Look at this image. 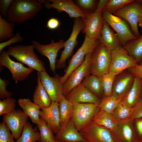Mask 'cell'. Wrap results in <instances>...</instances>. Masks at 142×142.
<instances>
[{
    "label": "cell",
    "instance_id": "d6a6232c",
    "mask_svg": "<svg viewBox=\"0 0 142 142\" xmlns=\"http://www.w3.org/2000/svg\"><path fill=\"white\" fill-rule=\"evenodd\" d=\"M37 125L39 131L40 142H53L56 140L53 131L42 118Z\"/></svg>",
    "mask_w": 142,
    "mask_h": 142
},
{
    "label": "cell",
    "instance_id": "4fadbf2b",
    "mask_svg": "<svg viewBox=\"0 0 142 142\" xmlns=\"http://www.w3.org/2000/svg\"><path fill=\"white\" fill-rule=\"evenodd\" d=\"M65 42L60 40L55 43L52 40L50 43L47 45L42 44L36 40L31 41V45L42 55L47 57L50 62V69L55 75L57 58L58 51L64 47Z\"/></svg>",
    "mask_w": 142,
    "mask_h": 142
},
{
    "label": "cell",
    "instance_id": "f6af8a7d",
    "mask_svg": "<svg viewBox=\"0 0 142 142\" xmlns=\"http://www.w3.org/2000/svg\"><path fill=\"white\" fill-rule=\"evenodd\" d=\"M94 0H78L77 2L79 6L85 10L90 9L94 6L95 1Z\"/></svg>",
    "mask_w": 142,
    "mask_h": 142
},
{
    "label": "cell",
    "instance_id": "cb8c5ba5",
    "mask_svg": "<svg viewBox=\"0 0 142 142\" xmlns=\"http://www.w3.org/2000/svg\"><path fill=\"white\" fill-rule=\"evenodd\" d=\"M141 79L135 77L129 92L121 102L129 107L133 108L140 100Z\"/></svg>",
    "mask_w": 142,
    "mask_h": 142
},
{
    "label": "cell",
    "instance_id": "ba28073f",
    "mask_svg": "<svg viewBox=\"0 0 142 142\" xmlns=\"http://www.w3.org/2000/svg\"><path fill=\"white\" fill-rule=\"evenodd\" d=\"M102 12L104 20L116 32L121 44L124 45L137 38L122 18L103 10Z\"/></svg>",
    "mask_w": 142,
    "mask_h": 142
},
{
    "label": "cell",
    "instance_id": "74e56055",
    "mask_svg": "<svg viewBox=\"0 0 142 142\" xmlns=\"http://www.w3.org/2000/svg\"><path fill=\"white\" fill-rule=\"evenodd\" d=\"M16 100L12 97L0 100V115L10 113L16 109Z\"/></svg>",
    "mask_w": 142,
    "mask_h": 142
},
{
    "label": "cell",
    "instance_id": "816d5d0a",
    "mask_svg": "<svg viewBox=\"0 0 142 142\" xmlns=\"http://www.w3.org/2000/svg\"><path fill=\"white\" fill-rule=\"evenodd\" d=\"M40 142L39 141V142ZM53 142H59L57 140H55V141H54Z\"/></svg>",
    "mask_w": 142,
    "mask_h": 142
},
{
    "label": "cell",
    "instance_id": "f907efd6",
    "mask_svg": "<svg viewBox=\"0 0 142 142\" xmlns=\"http://www.w3.org/2000/svg\"><path fill=\"white\" fill-rule=\"evenodd\" d=\"M137 142H142V139L139 140Z\"/></svg>",
    "mask_w": 142,
    "mask_h": 142
},
{
    "label": "cell",
    "instance_id": "7bdbcfd3",
    "mask_svg": "<svg viewBox=\"0 0 142 142\" xmlns=\"http://www.w3.org/2000/svg\"><path fill=\"white\" fill-rule=\"evenodd\" d=\"M141 118H142V99H141L133 108L130 118L133 120Z\"/></svg>",
    "mask_w": 142,
    "mask_h": 142
},
{
    "label": "cell",
    "instance_id": "f35d334b",
    "mask_svg": "<svg viewBox=\"0 0 142 142\" xmlns=\"http://www.w3.org/2000/svg\"><path fill=\"white\" fill-rule=\"evenodd\" d=\"M13 136L3 121L0 124V142H16Z\"/></svg>",
    "mask_w": 142,
    "mask_h": 142
},
{
    "label": "cell",
    "instance_id": "9a60e30c",
    "mask_svg": "<svg viewBox=\"0 0 142 142\" xmlns=\"http://www.w3.org/2000/svg\"><path fill=\"white\" fill-rule=\"evenodd\" d=\"M39 73L42 83L51 100L59 103L63 95V84L60 81V76L57 74L51 77L46 71Z\"/></svg>",
    "mask_w": 142,
    "mask_h": 142
},
{
    "label": "cell",
    "instance_id": "484cf974",
    "mask_svg": "<svg viewBox=\"0 0 142 142\" xmlns=\"http://www.w3.org/2000/svg\"><path fill=\"white\" fill-rule=\"evenodd\" d=\"M18 102L24 114L29 117L32 122L37 124L40 118V106L32 102L29 98H20Z\"/></svg>",
    "mask_w": 142,
    "mask_h": 142
},
{
    "label": "cell",
    "instance_id": "30bf717a",
    "mask_svg": "<svg viewBox=\"0 0 142 142\" xmlns=\"http://www.w3.org/2000/svg\"><path fill=\"white\" fill-rule=\"evenodd\" d=\"M92 53L87 54L83 63L70 75L63 84V94L65 97L73 88L81 83L84 78L90 74Z\"/></svg>",
    "mask_w": 142,
    "mask_h": 142
},
{
    "label": "cell",
    "instance_id": "f546056e",
    "mask_svg": "<svg viewBox=\"0 0 142 142\" xmlns=\"http://www.w3.org/2000/svg\"><path fill=\"white\" fill-rule=\"evenodd\" d=\"M60 126L68 122L72 118L73 112V104L63 95L59 103Z\"/></svg>",
    "mask_w": 142,
    "mask_h": 142
},
{
    "label": "cell",
    "instance_id": "44dd1931",
    "mask_svg": "<svg viewBox=\"0 0 142 142\" xmlns=\"http://www.w3.org/2000/svg\"><path fill=\"white\" fill-rule=\"evenodd\" d=\"M55 137V140L59 142H85L72 119L60 126Z\"/></svg>",
    "mask_w": 142,
    "mask_h": 142
},
{
    "label": "cell",
    "instance_id": "60d3db41",
    "mask_svg": "<svg viewBox=\"0 0 142 142\" xmlns=\"http://www.w3.org/2000/svg\"><path fill=\"white\" fill-rule=\"evenodd\" d=\"M19 32H17L16 34L11 38L7 41L0 43V53L6 47L11 44L18 42H21L23 40L24 38L21 35Z\"/></svg>",
    "mask_w": 142,
    "mask_h": 142
},
{
    "label": "cell",
    "instance_id": "4dcf8cb0",
    "mask_svg": "<svg viewBox=\"0 0 142 142\" xmlns=\"http://www.w3.org/2000/svg\"><path fill=\"white\" fill-rule=\"evenodd\" d=\"M39 132L33 128L29 122L24 125L22 134L16 142H37L40 141Z\"/></svg>",
    "mask_w": 142,
    "mask_h": 142
},
{
    "label": "cell",
    "instance_id": "7a4b0ae2",
    "mask_svg": "<svg viewBox=\"0 0 142 142\" xmlns=\"http://www.w3.org/2000/svg\"><path fill=\"white\" fill-rule=\"evenodd\" d=\"M32 45H17L9 46L7 51L9 56L39 72L46 71L44 62L34 52Z\"/></svg>",
    "mask_w": 142,
    "mask_h": 142
},
{
    "label": "cell",
    "instance_id": "ac0fdd59",
    "mask_svg": "<svg viewBox=\"0 0 142 142\" xmlns=\"http://www.w3.org/2000/svg\"><path fill=\"white\" fill-rule=\"evenodd\" d=\"M111 132L114 142H137L139 140L130 118L118 123L117 130Z\"/></svg>",
    "mask_w": 142,
    "mask_h": 142
},
{
    "label": "cell",
    "instance_id": "8fae6325",
    "mask_svg": "<svg viewBox=\"0 0 142 142\" xmlns=\"http://www.w3.org/2000/svg\"><path fill=\"white\" fill-rule=\"evenodd\" d=\"M79 132L85 142H114L109 129L93 121Z\"/></svg>",
    "mask_w": 142,
    "mask_h": 142
},
{
    "label": "cell",
    "instance_id": "db71d44e",
    "mask_svg": "<svg viewBox=\"0 0 142 142\" xmlns=\"http://www.w3.org/2000/svg\"><path fill=\"white\" fill-rule=\"evenodd\" d=\"M141 2H142V0H141Z\"/></svg>",
    "mask_w": 142,
    "mask_h": 142
},
{
    "label": "cell",
    "instance_id": "b9f144b4",
    "mask_svg": "<svg viewBox=\"0 0 142 142\" xmlns=\"http://www.w3.org/2000/svg\"><path fill=\"white\" fill-rule=\"evenodd\" d=\"M15 0H0V12L4 18H6L7 13Z\"/></svg>",
    "mask_w": 142,
    "mask_h": 142
},
{
    "label": "cell",
    "instance_id": "7402d4cb",
    "mask_svg": "<svg viewBox=\"0 0 142 142\" xmlns=\"http://www.w3.org/2000/svg\"><path fill=\"white\" fill-rule=\"evenodd\" d=\"M59 103L52 101L50 106L41 108L40 116L47 122L53 132L57 134L60 129V119Z\"/></svg>",
    "mask_w": 142,
    "mask_h": 142
},
{
    "label": "cell",
    "instance_id": "681fc988",
    "mask_svg": "<svg viewBox=\"0 0 142 142\" xmlns=\"http://www.w3.org/2000/svg\"><path fill=\"white\" fill-rule=\"evenodd\" d=\"M141 79L142 82L141 85V93H140V98L141 99H142V79Z\"/></svg>",
    "mask_w": 142,
    "mask_h": 142
},
{
    "label": "cell",
    "instance_id": "1f68e13d",
    "mask_svg": "<svg viewBox=\"0 0 142 142\" xmlns=\"http://www.w3.org/2000/svg\"><path fill=\"white\" fill-rule=\"evenodd\" d=\"M133 110V108L120 102L111 114L114 119L118 123L130 119Z\"/></svg>",
    "mask_w": 142,
    "mask_h": 142
},
{
    "label": "cell",
    "instance_id": "bcb514c9",
    "mask_svg": "<svg viewBox=\"0 0 142 142\" xmlns=\"http://www.w3.org/2000/svg\"><path fill=\"white\" fill-rule=\"evenodd\" d=\"M127 69L135 77L142 79V65H137Z\"/></svg>",
    "mask_w": 142,
    "mask_h": 142
},
{
    "label": "cell",
    "instance_id": "ab89813d",
    "mask_svg": "<svg viewBox=\"0 0 142 142\" xmlns=\"http://www.w3.org/2000/svg\"><path fill=\"white\" fill-rule=\"evenodd\" d=\"M9 84V81L6 79H0V99L4 100L11 97L13 95L12 92L7 91L6 87Z\"/></svg>",
    "mask_w": 142,
    "mask_h": 142
},
{
    "label": "cell",
    "instance_id": "7dc6e473",
    "mask_svg": "<svg viewBox=\"0 0 142 142\" xmlns=\"http://www.w3.org/2000/svg\"><path fill=\"white\" fill-rule=\"evenodd\" d=\"M60 24V22L58 19L53 18L48 21L46 27L50 29L53 30L57 28L59 26Z\"/></svg>",
    "mask_w": 142,
    "mask_h": 142
},
{
    "label": "cell",
    "instance_id": "52a82bcc",
    "mask_svg": "<svg viewBox=\"0 0 142 142\" xmlns=\"http://www.w3.org/2000/svg\"><path fill=\"white\" fill-rule=\"evenodd\" d=\"M85 27V23L83 19L81 18L75 19L71 34L69 39L64 43V49L61 52L60 58L57 60L56 69H61L65 67L66 60L72 55L73 50L77 43V36Z\"/></svg>",
    "mask_w": 142,
    "mask_h": 142
},
{
    "label": "cell",
    "instance_id": "f1b7e54d",
    "mask_svg": "<svg viewBox=\"0 0 142 142\" xmlns=\"http://www.w3.org/2000/svg\"><path fill=\"white\" fill-rule=\"evenodd\" d=\"M123 47L130 56L138 62H139L142 59V35L128 42Z\"/></svg>",
    "mask_w": 142,
    "mask_h": 142
},
{
    "label": "cell",
    "instance_id": "5b68a950",
    "mask_svg": "<svg viewBox=\"0 0 142 142\" xmlns=\"http://www.w3.org/2000/svg\"><path fill=\"white\" fill-rule=\"evenodd\" d=\"M111 51L100 43L92 53L90 74L100 78L109 72Z\"/></svg>",
    "mask_w": 142,
    "mask_h": 142
},
{
    "label": "cell",
    "instance_id": "83f0119b",
    "mask_svg": "<svg viewBox=\"0 0 142 142\" xmlns=\"http://www.w3.org/2000/svg\"><path fill=\"white\" fill-rule=\"evenodd\" d=\"M98 125L104 127L112 132L116 131L118 128V123L113 118L111 114L100 110L92 121Z\"/></svg>",
    "mask_w": 142,
    "mask_h": 142
},
{
    "label": "cell",
    "instance_id": "7c38bea8",
    "mask_svg": "<svg viewBox=\"0 0 142 142\" xmlns=\"http://www.w3.org/2000/svg\"><path fill=\"white\" fill-rule=\"evenodd\" d=\"M1 67L5 66L11 72L13 79L16 83L25 79L33 69L25 67L21 63L12 60L7 51L3 50L0 53Z\"/></svg>",
    "mask_w": 142,
    "mask_h": 142
},
{
    "label": "cell",
    "instance_id": "d6986e66",
    "mask_svg": "<svg viewBox=\"0 0 142 142\" xmlns=\"http://www.w3.org/2000/svg\"><path fill=\"white\" fill-rule=\"evenodd\" d=\"M134 78L129 72L116 75L113 82L111 95L118 99L124 98L131 88Z\"/></svg>",
    "mask_w": 142,
    "mask_h": 142
},
{
    "label": "cell",
    "instance_id": "ffe728a7",
    "mask_svg": "<svg viewBox=\"0 0 142 142\" xmlns=\"http://www.w3.org/2000/svg\"><path fill=\"white\" fill-rule=\"evenodd\" d=\"M72 102L92 103L99 105L101 99L92 93L81 83L73 89L65 96Z\"/></svg>",
    "mask_w": 142,
    "mask_h": 142
},
{
    "label": "cell",
    "instance_id": "8992f818",
    "mask_svg": "<svg viewBox=\"0 0 142 142\" xmlns=\"http://www.w3.org/2000/svg\"><path fill=\"white\" fill-rule=\"evenodd\" d=\"M113 14L126 20L135 36L137 38L140 36L138 25L142 15V2L140 0H134Z\"/></svg>",
    "mask_w": 142,
    "mask_h": 142
},
{
    "label": "cell",
    "instance_id": "2e32d148",
    "mask_svg": "<svg viewBox=\"0 0 142 142\" xmlns=\"http://www.w3.org/2000/svg\"><path fill=\"white\" fill-rule=\"evenodd\" d=\"M23 111L19 109L3 116V121L11 131L14 139L21 136L28 118Z\"/></svg>",
    "mask_w": 142,
    "mask_h": 142
},
{
    "label": "cell",
    "instance_id": "c3c4849f",
    "mask_svg": "<svg viewBox=\"0 0 142 142\" xmlns=\"http://www.w3.org/2000/svg\"><path fill=\"white\" fill-rule=\"evenodd\" d=\"M138 24L139 26L141 27L142 29V15L139 21Z\"/></svg>",
    "mask_w": 142,
    "mask_h": 142
},
{
    "label": "cell",
    "instance_id": "f5cc1de1",
    "mask_svg": "<svg viewBox=\"0 0 142 142\" xmlns=\"http://www.w3.org/2000/svg\"><path fill=\"white\" fill-rule=\"evenodd\" d=\"M140 65H142V61L141 63L140 64Z\"/></svg>",
    "mask_w": 142,
    "mask_h": 142
},
{
    "label": "cell",
    "instance_id": "d590c367",
    "mask_svg": "<svg viewBox=\"0 0 142 142\" xmlns=\"http://www.w3.org/2000/svg\"><path fill=\"white\" fill-rule=\"evenodd\" d=\"M117 75L112 72H109L100 78L104 92V96L112 95L113 85Z\"/></svg>",
    "mask_w": 142,
    "mask_h": 142
},
{
    "label": "cell",
    "instance_id": "3957f363",
    "mask_svg": "<svg viewBox=\"0 0 142 142\" xmlns=\"http://www.w3.org/2000/svg\"><path fill=\"white\" fill-rule=\"evenodd\" d=\"M72 119L75 127L79 131L93 121L100 110L98 104L72 102Z\"/></svg>",
    "mask_w": 142,
    "mask_h": 142
},
{
    "label": "cell",
    "instance_id": "5bb4252c",
    "mask_svg": "<svg viewBox=\"0 0 142 142\" xmlns=\"http://www.w3.org/2000/svg\"><path fill=\"white\" fill-rule=\"evenodd\" d=\"M47 1L48 2L45 1L44 5L47 9L54 8L59 13L64 11L71 18L85 19L88 14L71 0H50Z\"/></svg>",
    "mask_w": 142,
    "mask_h": 142
},
{
    "label": "cell",
    "instance_id": "4316f807",
    "mask_svg": "<svg viewBox=\"0 0 142 142\" xmlns=\"http://www.w3.org/2000/svg\"><path fill=\"white\" fill-rule=\"evenodd\" d=\"M81 83L99 98H102L103 97V90L100 78L92 74H89L84 78Z\"/></svg>",
    "mask_w": 142,
    "mask_h": 142
},
{
    "label": "cell",
    "instance_id": "8d00e7d4",
    "mask_svg": "<svg viewBox=\"0 0 142 142\" xmlns=\"http://www.w3.org/2000/svg\"><path fill=\"white\" fill-rule=\"evenodd\" d=\"M134 0H110L103 10L112 14L119 10L126 5L134 1Z\"/></svg>",
    "mask_w": 142,
    "mask_h": 142
},
{
    "label": "cell",
    "instance_id": "836d02e7",
    "mask_svg": "<svg viewBox=\"0 0 142 142\" xmlns=\"http://www.w3.org/2000/svg\"><path fill=\"white\" fill-rule=\"evenodd\" d=\"M15 24L9 23L0 15V42H2L12 38L13 35Z\"/></svg>",
    "mask_w": 142,
    "mask_h": 142
},
{
    "label": "cell",
    "instance_id": "6da1fadb",
    "mask_svg": "<svg viewBox=\"0 0 142 142\" xmlns=\"http://www.w3.org/2000/svg\"><path fill=\"white\" fill-rule=\"evenodd\" d=\"M42 8L38 0H15L7 13V20L14 24H22L32 19Z\"/></svg>",
    "mask_w": 142,
    "mask_h": 142
},
{
    "label": "cell",
    "instance_id": "9c48e42d",
    "mask_svg": "<svg viewBox=\"0 0 142 142\" xmlns=\"http://www.w3.org/2000/svg\"><path fill=\"white\" fill-rule=\"evenodd\" d=\"M138 63L123 47L119 46L111 51V60L109 72H114L117 75L125 70L138 65Z\"/></svg>",
    "mask_w": 142,
    "mask_h": 142
},
{
    "label": "cell",
    "instance_id": "e575fe53",
    "mask_svg": "<svg viewBox=\"0 0 142 142\" xmlns=\"http://www.w3.org/2000/svg\"><path fill=\"white\" fill-rule=\"evenodd\" d=\"M123 98L118 99L112 95L104 96L98 105L100 110L111 114Z\"/></svg>",
    "mask_w": 142,
    "mask_h": 142
},
{
    "label": "cell",
    "instance_id": "277c9868",
    "mask_svg": "<svg viewBox=\"0 0 142 142\" xmlns=\"http://www.w3.org/2000/svg\"><path fill=\"white\" fill-rule=\"evenodd\" d=\"M100 43L99 39L90 38L85 35L82 45L72 57L68 65L64 70L65 74L63 76H60V80L62 84L65 82L71 73L82 64L85 56L92 53Z\"/></svg>",
    "mask_w": 142,
    "mask_h": 142
},
{
    "label": "cell",
    "instance_id": "ee69618b",
    "mask_svg": "<svg viewBox=\"0 0 142 142\" xmlns=\"http://www.w3.org/2000/svg\"><path fill=\"white\" fill-rule=\"evenodd\" d=\"M135 130L139 139H142V118L133 120Z\"/></svg>",
    "mask_w": 142,
    "mask_h": 142
},
{
    "label": "cell",
    "instance_id": "e0dca14e",
    "mask_svg": "<svg viewBox=\"0 0 142 142\" xmlns=\"http://www.w3.org/2000/svg\"><path fill=\"white\" fill-rule=\"evenodd\" d=\"M102 11L96 9L94 12L88 14L87 17L84 19L85 27L82 32L90 38L100 39L104 20Z\"/></svg>",
    "mask_w": 142,
    "mask_h": 142
},
{
    "label": "cell",
    "instance_id": "603a6c76",
    "mask_svg": "<svg viewBox=\"0 0 142 142\" xmlns=\"http://www.w3.org/2000/svg\"><path fill=\"white\" fill-rule=\"evenodd\" d=\"M109 25L104 19L99 40L100 43L112 51L116 47L121 46V43L116 34Z\"/></svg>",
    "mask_w": 142,
    "mask_h": 142
},
{
    "label": "cell",
    "instance_id": "d4e9b609",
    "mask_svg": "<svg viewBox=\"0 0 142 142\" xmlns=\"http://www.w3.org/2000/svg\"><path fill=\"white\" fill-rule=\"evenodd\" d=\"M37 82L33 95L34 103L39 106L41 109L49 107L52 101L42 83L38 72H37Z\"/></svg>",
    "mask_w": 142,
    "mask_h": 142
}]
</instances>
